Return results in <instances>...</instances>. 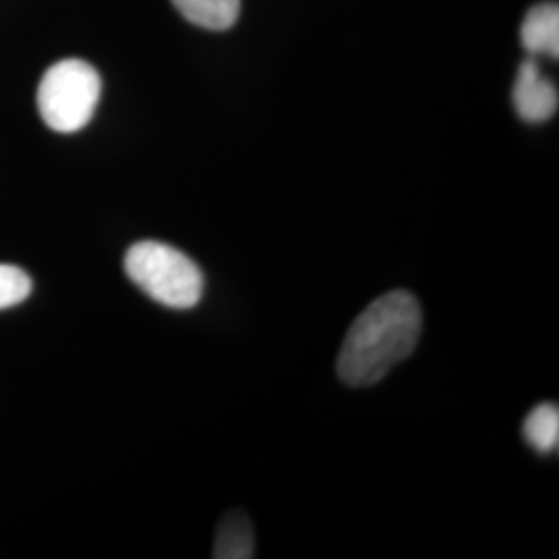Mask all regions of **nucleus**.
<instances>
[{"mask_svg": "<svg viewBox=\"0 0 559 559\" xmlns=\"http://www.w3.org/2000/svg\"><path fill=\"white\" fill-rule=\"evenodd\" d=\"M423 328L419 300L392 290L353 321L340 348V380L353 388L376 385L417 348Z\"/></svg>", "mask_w": 559, "mask_h": 559, "instance_id": "nucleus-1", "label": "nucleus"}, {"mask_svg": "<svg viewBox=\"0 0 559 559\" xmlns=\"http://www.w3.org/2000/svg\"><path fill=\"white\" fill-rule=\"evenodd\" d=\"M124 272L147 297L170 309H191L203 297L200 265L164 242L133 245L124 255Z\"/></svg>", "mask_w": 559, "mask_h": 559, "instance_id": "nucleus-2", "label": "nucleus"}, {"mask_svg": "<svg viewBox=\"0 0 559 559\" xmlns=\"http://www.w3.org/2000/svg\"><path fill=\"white\" fill-rule=\"evenodd\" d=\"M100 96V73L90 62L59 60L41 78L38 110L52 131L78 133L94 117Z\"/></svg>", "mask_w": 559, "mask_h": 559, "instance_id": "nucleus-3", "label": "nucleus"}, {"mask_svg": "<svg viewBox=\"0 0 559 559\" xmlns=\"http://www.w3.org/2000/svg\"><path fill=\"white\" fill-rule=\"evenodd\" d=\"M558 87L540 73L535 60H524L514 85V108L526 122H545L558 112Z\"/></svg>", "mask_w": 559, "mask_h": 559, "instance_id": "nucleus-4", "label": "nucleus"}, {"mask_svg": "<svg viewBox=\"0 0 559 559\" xmlns=\"http://www.w3.org/2000/svg\"><path fill=\"white\" fill-rule=\"evenodd\" d=\"M520 38L531 55H545L549 59L559 57V7L545 2L528 11L522 23Z\"/></svg>", "mask_w": 559, "mask_h": 559, "instance_id": "nucleus-5", "label": "nucleus"}, {"mask_svg": "<svg viewBox=\"0 0 559 559\" xmlns=\"http://www.w3.org/2000/svg\"><path fill=\"white\" fill-rule=\"evenodd\" d=\"M216 559H251L255 558V539L253 524L249 516L240 510H233L218 524L216 543H214Z\"/></svg>", "mask_w": 559, "mask_h": 559, "instance_id": "nucleus-6", "label": "nucleus"}, {"mask_svg": "<svg viewBox=\"0 0 559 559\" xmlns=\"http://www.w3.org/2000/svg\"><path fill=\"white\" fill-rule=\"evenodd\" d=\"M180 15L200 27L222 32L233 27L240 13V0H173Z\"/></svg>", "mask_w": 559, "mask_h": 559, "instance_id": "nucleus-7", "label": "nucleus"}, {"mask_svg": "<svg viewBox=\"0 0 559 559\" xmlns=\"http://www.w3.org/2000/svg\"><path fill=\"white\" fill-rule=\"evenodd\" d=\"M524 440L539 454H551L559 445V408L551 402L535 406L522 427Z\"/></svg>", "mask_w": 559, "mask_h": 559, "instance_id": "nucleus-8", "label": "nucleus"}, {"mask_svg": "<svg viewBox=\"0 0 559 559\" xmlns=\"http://www.w3.org/2000/svg\"><path fill=\"white\" fill-rule=\"evenodd\" d=\"M32 278L17 265H0V309L15 307L29 297Z\"/></svg>", "mask_w": 559, "mask_h": 559, "instance_id": "nucleus-9", "label": "nucleus"}]
</instances>
